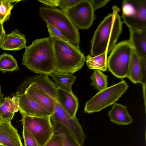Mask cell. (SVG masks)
<instances>
[{"instance_id":"cell-32","label":"cell","mask_w":146,"mask_h":146,"mask_svg":"<svg viewBox=\"0 0 146 146\" xmlns=\"http://www.w3.org/2000/svg\"><path fill=\"white\" fill-rule=\"evenodd\" d=\"M90 1L93 9L95 11L96 9L104 6L110 1V0H91Z\"/></svg>"},{"instance_id":"cell-8","label":"cell","mask_w":146,"mask_h":146,"mask_svg":"<svg viewBox=\"0 0 146 146\" xmlns=\"http://www.w3.org/2000/svg\"><path fill=\"white\" fill-rule=\"evenodd\" d=\"M94 12L89 0H81L65 12L78 29H87L96 19Z\"/></svg>"},{"instance_id":"cell-28","label":"cell","mask_w":146,"mask_h":146,"mask_svg":"<svg viewBox=\"0 0 146 146\" xmlns=\"http://www.w3.org/2000/svg\"><path fill=\"white\" fill-rule=\"evenodd\" d=\"M135 11V8L132 0H125L122 2V15L130 17L132 15Z\"/></svg>"},{"instance_id":"cell-29","label":"cell","mask_w":146,"mask_h":146,"mask_svg":"<svg viewBox=\"0 0 146 146\" xmlns=\"http://www.w3.org/2000/svg\"><path fill=\"white\" fill-rule=\"evenodd\" d=\"M22 133L25 146H39L35 138L24 127Z\"/></svg>"},{"instance_id":"cell-31","label":"cell","mask_w":146,"mask_h":146,"mask_svg":"<svg viewBox=\"0 0 146 146\" xmlns=\"http://www.w3.org/2000/svg\"><path fill=\"white\" fill-rule=\"evenodd\" d=\"M81 0H60L59 7L60 9L65 12L68 9L75 5Z\"/></svg>"},{"instance_id":"cell-25","label":"cell","mask_w":146,"mask_h":146,"mask_svg":"<svg viewBox=\"0 0 146 146\" xmlns=\"http://www.w3.org/2000/svg\"><path fill=\"white\" fill-rule=\"evenodd\" d=\"M108 76L100 70H95L90 77L92 82L91 83L98 92L107 87Z\"/></svg>"},{"instance_id":"cell-23","label":"cell","mask_w":146,"mask_h":146,"mask_svg":"<svg viewBox=\"0 0 146 146\" xmlns=\"http://www.w3.org/2000/svg\"><path fill=\"white\" fill-rule=\"evenodd\" d=\"M19 70L17 61L11 54L3 53L0 55V72L5 73Z\"/></svg>"},{"instance_id":"cell-22","label":"cell","mask_w":146,"mask_h":146,"mask_svg":"<svg viewBox=\"0 0 146 146\" xmlns=\"http://www.w3.org/2000/svg\"><path fill=\"white\" fill-rule=\"evenodd\" d=\"M107 55L105 52L93 56L88 54L86 57V60L88 68L106 71L108 68Z\"/></svg>"},{"instance_id":"cell-27","label":"cell","mask_w":146,"mask_h":146,"mask_svg":"<svg viewBox=\"0 0 146 146\" xmlns=\"http://www.w3.org/2000/svg\"><path fill=\"white\" fill-rule=\"evenodd\" d=\"M64 137L62 133H55L43 146H64Z\"/></svg>"},{"instance_id":"cell-26","label":"cell","mask_w":146,"mask_h":146,"mask_svg":"<svg viewBox=\"0 0 146 146\" xmlns=\"http://www.w3.org/2000/svg\"><path fill=\"white\" fill-rule=\"evenodd\" d=\"M20 0H0V23L2 24L9 19L11 11Z\"/></svg>"},{"instance_id":"cell-36","label":"cell","mask_w":146,"mask_h":146,"mask_svg":"<svg viewBox=\"0 0 146 146\" xmlns=\"http://www.w3.org/2000/svg\"><path fill=\"white\" fill-rule=\"evenodd\" d=\"M1 120H2V119H1V117H0V121H1Z\"/></svg>"},{"instance_id":"cell-4","label":"cell","mask_w":146,"mask_h":146,"mask_svg":"<svg viewBox=\"0 0 146 146\" xmlns=\"http://www.w3.org/2000/svg\"><path fill=\"white\" fill-rule=\"evenodd\" d=\"M39 15L46 24L59 30L69 41L76 46H79V29L65 12L55 7H42L39 8Z\"/></svg>"},{"instance_id":"cell-33","label":"cell","mask_w":146,"mask_h":146,"mask_svg":"<svg viewBox=\"0 0 146 146\" xmlns=\"http://www.w3.org/2000/svg\"><path fill=\"white\" fill-rule=\"evenodd\" d=\"M38 1L51 8H54L59 7L60 0H40Z\"/></svg>"},{"instance_id":"cell-18","label":"cell","mask_w":146,"mask_h":146,"mask_svg":"<svg viewBox=\"0 0 146 146\" xmlns=\"http://www.w3.org/2000/svg\"><path fill=\"white\" fill-rule=\"evenodd\" d=\"M129 29L128 40L135 52L140 57L146 58V29Z\"/></svg>"},{"instance_id":"cell-19","label":"cell","mask_w":146,"mask_h":146,"mask_svg":"<svg viewBox=\"0 0 146 146\" xmlns=\"http://www.w3.org/2000/svg\"><path fill=\"white\" fill-rule=\"evenodd\" d=\"M110 120L113 123L119 125H128L133 122L126 106L115 103L108 112Z\"/></svg>"},{"instance_id":"cell-21","label":"cell","mask_w":146,"mask_h":146,"mask_svg":"<svg viewBox=\"0 0 146 146\" xmlns=\"http://www.w3.org/2000/svg\"><path fill=\"white\" fill-rule=\"evenodd\" d=\"M19 109L14 100L11 97H6L0 105V117L2 120L11 121Z\"/></svg>"},{"instance_id":"cell-10","label":"cell","mask_w":146,"mask_h":146,"mask_svg":"<svg viewBox=\"0 0 146 146\" xmlns=\"http://www.w3.org/2000/svg\"><path fill=\"white\" fill-rule=\"evenodd\" d=\"M19 110L22 116L50 117L52 115L38 105L27 94L17 91L12 94Z\"/></svg>"},{"instance_id":"cell-11","label":"cell","mask_w":146,"mask_h":146,"mask_svg":"<svg viewBox=\"0 0 146 146\" xmlns=\"http://www.w3.org/2000/svg\"><path fill=\"white\" fill-rule=\"evenodd\" d=\"M132 1L135 8V12L130 17L122 15L123 23L129 29H146V0Z\"/></svg>"},{"instance_id":"cell-16","label":"cell","mask_w":146,"mask_h":146,"mask_svg":"<svg viewBox=\"0 0 146 146\" xmlns=\"http://www.w3.org/2000/svg\"><path fill=\"white\" fill-rule=\"evenodd\" d=\"M26 43L24 34L16 29L4 35L0 42V48L4 50H19L25 48Z\"/></svg>"},{"instance_id":"cell-15","label":"cell","mask_w":146,"mask_h":146,"mask_svg":"<svg viewBox=\"0 0 146 146\" xmlns=\"http://www.w3.org/2000/svg\"><path fill=\"white\" fill-rule=\"evenodd\" d=\"M56 101L66 113L71 117L76 118L79 103L78 98L72 92L56 88Z\"/></svg>"},{"instance_id":"cell-6","label":"cell","mask_w":146,"mask_h":146,"mask_svg":"<svg viewBox=\"0 0 146 146\" xmlns=\"http://www.w3.org/2000/svg\"><path fill=\"white\" fill-rule=\"evenodd\" d=\"M128 86L124 80L98 92L86 102L84 108L88 113L98 112L114 104L126 91Z\"/></svg>"},{"instance_id":"cell-17","label":"cell","mask_w":146,"mask_h":146,"mask_svg":"<svg viewBox=\"0 0 146 146\" xmlns=\"http://www.w3.org/2000/svg\"><path fill=\"white\" fill-rule=\"evenodd\" d=\"M23 93L27 94L40 106L52 114L56 100L48 94L32 86L27 87Z\"/></svg>"},{"instance_id":"cell-14","label":"cell","mask_w":146,"mask_h":146,"mask_svg":"<svg viewBox=\"0 0 146 146\" xmlns=\"http://www.w3.org/2000/svg\"><path fill=\"white\" fill-rule=\"evenodd\" d=\"M0 144L2 146H23L17 130L11 121H0Z\"/></svg>"},{"instance_id":"cell-13","label":"cell","mask_w":146,"mask_h":146,"mask_svg":"<svg viewBox=\"0 0 146 146\" xmlns=\"http://www.w3.org/2000/svg\"><path fill=\"white\" fill-rule=\"evenodd\" d=\"M127 78L134 84L146 85V58L139 57L134 50L131 58Z\"/></svg>"},{"instance_id":"cell-1","label":"cell","mask_w":146,"mask_h":146,"mask_svg":"<svg viewBox=\"0 0 146 146\" xmlns=\"http://www.w3.org/2000/svg\"><path fill=\"white\" fill-rule=\"evenodd\" d=\"M99 25L91 41L90 55L110 52L115 45L122 30L123 22L119 15L120 9L115 5Z\"/></svg>"},{"instance_id":"cell-3","label":"cell","mask_w":146,"mask_h":146,"mask_svg":"<svg viewBox=\"0 0 146 146\" xmlns=\"http://www.w3.org/2000/svg\"><path fill=\"white\" fill-rule=\"evenodd\" d=\"M50 38L54 55V72L72 74L82 68L86 57L79 46L58 38Z\"/></svg>"},{"instance_id":"cell-2","label":"cell","mask_w":146,"mask_h":146,"mask_svg":"<svg viewBox=\"0 0 146 146\" xmlns=\"http://www.w3.org/2000/svg\"><path fill=\"white\" fill-rule=\"evenodd\" d=\"M22 64L35 73L49 75L55 71L54 52L50 37L36 38L26 46Z\"/></svg>"},{"instance_id":"cell-12","label":"cell","mask_w":146,"mask_h":146,"mask_svg":"<svg viewBox=\"0 0 146 146\" xmlns=\"http://www.w3.org/2000/svg\"><path fill=\"white\" fill-rule=\"evenodd\" d=\"M32 86L40 89L56 100V88L48 75L41 74L30 77L26 79L19 87L18 92L23 94L29 86Z\"/></svg>"},{"instance_id":"cell-34","label":"cell","mask_w":146,"mask_h":146,"mask_svg":"<svg viewBox=\"0 0 146 146\" xmlns=\"http://www.w3.org/2000/svg\"><path fill=\"white\" fill-rule=\"evenodd\" d=\"M5 34L3 24L0 23V42L3 36Z\"/></svg>"},{"instance_id":"cell-24","label":"cell","mask_w":146,"mask_h":146,"mask_svg":"<svg viewBox=\"0 0 146 146\" xmlns=\"http://www.w3.org/2000/svg\"><path fill=\"white\" fill-rule=\"evenodd\" d=\"M51 122L54 127V133L63 134L64 137V146H81L66 128L59 123Z\"/></svg>"},{"instance_id":"cell-9","label":"cell","mask_w":146,"mask_h":146,"mask_svg":"<svg viewBox=\"0 0 146 146\" xmlns=\"http://www.w3.org/2000/svg\"><path fill=\"white\" fill-rule=\"evenodd\" d=\"M51 122H56L68 130L79 143L83 146L86 136L82 128L76 118L70 117L56 100L54 112L50 117Z\"/></svg>"},{"instance_id":"cell-37","label":"cell","mask_w":146,"mask_h":146,"mask_svg":"<svg viewBox=\"0 0 146 146\" xmlns=\"http://www.w3.org/2000/svg\"><path fill=\"white\" fill-rule=\"evenodd\" d=\"M1 86H0V93L1 92Z\"/></svg>"},{"instance_id":"cell-38","label":"cell","mask_w":146,"mask_h":146,"mask_svg":"<svg viewBox=\"0 0 146 146\" xmlns=\"http://www.w3.org/2000/svg\"><path fill=\"white\" fill-rule=\"evenodd\" d=\"M0 146H2L0 144Z\"/></svg>"},{"instance_id":"cell-7","label":"cell","mask_w":146,"mask_h":146,"mask_svg":"<svg viewBox=\"0 0 146 146\" xmlns=\"http://www.w3.org/2000/svg\"><path fill=\"white\" fill-rule=\"evenodd\" d=\"M24 127L35 138L39 146H43L54 133L50 117L23 116Z\"/></svg>"},{"instance_id":"cell-35","label":"cell","mask_w":146,"mask_h":146,"mask_svg":"<svg viewBox=\"0 0 146 146\" xmlns=\"http://www.w3.org/2000/svg\"><path fill=\"white\" fill-rule=\"evenodd\" d=\"M4 95L1 93H0V105L1 104L3 100Z\"/></svg>"},{"instance_id":"cell-30","label":"cell","mask_w":146,"mask_h":146,"mask_svg":"<svg viewBox=\"0 0 146 146\" xmlns=\"http://www.w3.org/2000/svg\"><path fill=\"white\" fill-rule=\"evenodd\" d=\"M46 24L50 38H56L66 41H68L58 29L49 24Z\"/></svg>"},{"instance_id":"cell-20","label":"cell","mask_w":146,"mask_h":146,"mask_svg":"<svg viewBox=\"0 0 146 146\" xmlns=\"http://www.w3.org/2000/svg\"><path fill=\"white\" fill-rule=\"evenodd\" d=\"M51 76L54 81L57 88L70 92L72 91V86L76 77L72 74L54 72L50 73Z\"/></svg>"},{"instance_id":"cell-5","label":"cell","mask_w":146,"mask_h":146,"mask_svg":"<svg viewBox=\"0 0 146 146\" xmlns=\"http://www.w3.org/2000/svg\"><path fill=\"white\" fill-rule=\"evenodd\" d=\"M134 50L128 40L116 44L108 58L109 70L117 78L127 77L130 64Z\"/></svg>"}]
</instances>
